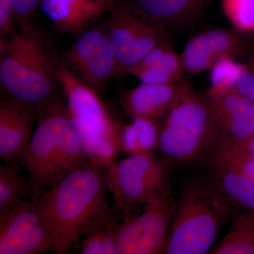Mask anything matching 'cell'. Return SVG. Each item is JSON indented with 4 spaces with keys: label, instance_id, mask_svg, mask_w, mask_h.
I'll use <instances>...</instances> for the list:
<instances>
[{
    "label": "cell",
    "instance_id": "1",
    "mask_svg": "<svg viewBox=\"0 0 254 254\" xmlns=\"http://www.w3.org/2000/svg\"><path fill=\"white\" fill-rule=\"evenodd\" d=\"M107 191L106 168L89 160L40 195L35 203L54 239L55 253H66L113 216Z\"/></svg>",
    "mask_w": 254,
    "mask_h": 254
},
{
    "label": "cell",
    "instance_id": "2",
    "mask_svg": "<svg viewBox=\"0 0 254 254\" xmlns=\"http://www.w3.org/2000/svg\"><path fill=\"white\" fill-rule=\"evenodd\" d=\"M46 43L34 28L1 38L0 83L6 98L42 114L60 98L58 69Z\"/></svg>",
    "mask_w": 254,
    "mask_h": 254
},
{
    "label": "cell",
    "instance_id": "3",
    "mask_svg": "<svg viewBox=\"0 0 254 254\" xmlns=\"http://www.w3.org/2000/svg\"><path fill=\"white\" fill-rule=\"evenodd\" d=\"M235 207L214 179L187 185L177 203L164 254L209 253Z\"/></svg>",
    "mask_w": 254,
    "mask_h": 254
},
{
    "label": "cell",
    "instance_id": "4",
    "mask_svg": "<svg viewBox=\"0 0 254 254\" xmlns=\"http://www.w3.org/2000/svg\"><path fill=\"white\" fill-rule=\"evenodd\" d=\"M58 78L71 126L88 158L108 168L121 153L118 126L100 93L69 72L60 63Z\"/></svg>",
    "mask_w": 254,
    "mask_h": 254
},
{
    "label": "cell",
    "instance_id": "5",
    "mask_svg": "<svg viewBox=\"0 0 254 254\" xmlns=\"http://www.w3.org/2000/svg\"><path fill=\"white\" fill-rule=\"evenodd\" d=\"M222 136L208 101L190 88L162 118L158 148L170 160L190 163L213 155Z\"/></svg>",
    "mask_w": 254,
    "mask_h": 254
},
{
    "label": "cell",
    "instance_id": "6",
    "mask_svg": "<svg viewBox=\"0 0 254 254\" xmlns=\"http://www.w3.org/2000/svg\"><path fill=\"white\" fill-rule=\"evenodd\" d=\"M169 174L168 163L154 150L129 155L106 169L107 188L117 207L128 215L168 185Z\"/></svg>",
    "mask_w": 254,
    "mask_h": 254
},
{
    "label": "cell",
    "instance_id": "7",
    "mask_svg": "<svg viewBox=\"0 0 254 254\" xmlns=\"http://www.w3.org/2000/svg\"><path fill=\"white\" fill-rule=\"evenodd\" d=\"M105 27L118 61V73H128L168 36L165 26L143 16L133 5L120 1L108 12Z\"/></svg>",
    "mask_w": 254,
    "mask_h": 254
},
{
    "label": "cell",
    "instance_id": "8",
    "mask_svg": "<svg viewBox=\"0 0 254 254\" xmlns=\"http://www.w3.org/2000/svg\"><path fill=\"white\" fill-rule=\"evenodd\" d=\"M145 206L141 215L117 225L118 254H164L177 207L169 185L153 195Z\"/></svg>",
    "mask_w": 254,
    "mask_h": 254
},
{
    "label": "cell",
    "instance_id": "9",
    "mask_svg": "<svg viewBox=\"0 0 254 254\" xmlns=\"http://www.w3.org/2000/svg\"><path fill=\"white\" fill-rule=\"evenodd\" d=\"M71 128L67 106L60 97L40 117L32 136L24 165L30 174L36 202L40 195L49 190L50 179L62 144Z\"/></svg>",
    "mask_w": 254,
    "mask_h": 254
},
{
    "label": "cell",
    "instance_id": "10",
    "mask_svg": "<svg viewBox=\"0 0 254 254\" xmlns=\"http://www.w3.org/2000/svg\"><path fill=\"white\" fill-rule=\"evenodd\" d=\"M60 63L100 94L118 73V61L105 25L95 26L78 36Z\"/></svg>",
    "mask_w": 254,
    "mask_h": 254
},
{
    "label": "cell",
    "instance_id": "11",
    "mask_svg": "<svg viewBox=\"0 0 254 254\" xmlns=\"http://www.w3.org/2000/svg\"><path fill=\"white\" fill-rule=\"evenodd\" d=\"M55 252L53 235L36 203L18 202L0 217V254Z\"/></svg>",
    "mask_w": 254,
    "mask_h": 254
},
{
    "label": "cell",
    "instance_id": "12",
    "mask_svg": "<svg viewBox=\"0 0 254 254\" xmlns=\"http://www.w3.org/2000/svg\"><path fill=\"white\" fill-rule=\"evenodd\" d=\"M40 116L36 110L13 100L0 102V157L6 165H23Z\"/></svg>",
    "mask_w": 254,
    "mask_h": 254
},
{
    "label": "cell",
    "instance_id": "13",
    "mask_svg": "<svg viewBox=\"0 0 254 254\" xmlns=\"http://www.w3.org/2000/svg\"><path fill=\"white\" fill-rule=\"evenodd\" d=\"M209 106L222 132L234 143L254 137V102L236 88L210 87L207 96Z\"/></svg>",
    "mask_w": 254,
    "mask_h": 254
},
{
    "label": "cell",
    "instance_id": "14",
    "mask_svg": "<svg viewBox=\"0 0 254 254\" xmlns=\"http://www.w3.org/2000/svg\"><path fill=\"white\" fill-rule=\"evenodd\" d=\"M243 49V40L236 33L213 28L192 38L180 58L185 73L196 74L210 71L215 63L223 58H235Z\"/></svg>",
    "mask_w": 254,
    "mask_h": 254
},
{
    "label": "cell",
    "instance_id": "15",
    "mask_svg": "<svg viewBox=\"0 0 254 254\" xmlns=\"http://www.w3.org/2000/svg\"><path fill=\"white\" fill-rule=\"evenodd\" d=\"M117 0H42L41 6L57 31L79 36L94 27Z\"/></svg>",
    "mask_w": 254,
    "mask_h": 254
},
{
    "label": "cell",
    "instance_id": "16",
    "mask_svg": "<svg viewBox=\"0 0 254 254\" xmlns=\"http://www.w3.org/2000/svg\"><path fill=\"white\" fill-rule=\"evenodd\" d=\"M191 88L186 83L141 85L127 91L121 98V104L132 118L159 121Z\"/></svg>",
    "mask_w": 254,
    "mask_h": 254
},
{
    "label": "cell",
    "instance_id": "17",
    "mask_svg": "<svg viewBox=\"0 0 254 254\" xmlns=\"http://www.w3.org/2000/svg\"><path fill=\"white\" fill-rule=\"evenodd\" d=\"M128 73L141 83L165 84L185 81V71L168 36L150 50Z\"/></svg>",
    "mask_w": 254,
    "mask_h": 254
},
{
    "label": "cell",
    "instance_id": "18",
    "mask_svg": "<svg viewBox=\"0 0 254 254\" xmlns=\"http://www.w3.org/2000/svg\"><path fill=\"white\" fill-rule=\"evenodd\" d=\"M219 145V144H218ZM214 180L235 206L254 213V185L220 148L211 155Z\"/></svg>",
    "mask_w": 254,
    "mask_h": 254
},
{
    "label": "cell",
    "instance_id": "19",
    "mask_svg": "<svg viewBox=\"0 0 254 254\" xmlns=\"http://www.w3.org/2000/svg\"><path fill=\"white\" fill-rule=\"evenodd\" d=\"M210 0H133L143 16L167 26L185 24L197 16Z\"/></svg>",
    "mask_w": 254,
    "mask_h": 254
},
{
    "label": "cell",
    "instance_id": "20",
    "mask_svg": "<svg viewBox=\"0 0 254 254\" xmlns=\"http://www.w3.org/2000/svg\"><path fill=\"white\" fill-rule=\"evenodd\" d=\"M159 134L158 121L133 118L131 123L120 127L121 151L133 155L154 150L158 148Z\"/></svg>",
    "mask_w": 254,
    "mask_h": 254
},
{
    "label": "cell",
    "instance_id": "21",
    "mask_svg": "<svg viewBox=\"0 0 254 254\" xmlns=\"http://www.w3.org/2000/svg\"><path fill=\"white\" fill-rule=\"evenodd\" d=\"M210 254H254V213H234L230 232Z\"/></svg>",
    "mask_w": 254,
    "mask_h": 254
},
{
    "label": "cell",
    "instance_id": "22",
    "mask_svg": "<svg viewBox=\"0 0 254 254\" xmlns=\"http://www.w3.org/2000/svg\"><path fill=\"white\" fill-rule=\"evenodd\" d=\"M34 190L31 182L20 176L18 166L0 167V217L4 216L23 198L33 199Z\"/></svg>",
    "mask_w": 254,
    "mask_h": 254
},
{
    "label": "cell",
    "instance_id": "23",
    "mask_svg": "<svg viewBox=\"0 0 254 254\" xmlns=\"http://www.w3.org/2000/svg\"><path fill=\"white\" fill-rule=\"evenodd\" d=\"M225 16L237 31L254 32V0H221Z\"/></svg>",
    "mask_w": 254,
    "mask_h": 254
},
{
    "label": "cell",
    "instance_id": "24",
    "mask_svg": "<svg viewBox=\"0 0 254 254\" xmlns=\"http://www.w3.org/2000/svg\"><path fill=\"white\" fill-rule=\"evenodd\" d=\"M243 64L237 63L233 58H225L210 68V87L215 88H235Z\"/></svg>",
    "mask_w": 254,
    "mask_h": 254
},
{
    "label": "cell",
    "instance_id": "25",
    "mask_svg": "<svg viewBox=\"0 0 254 254\" xmlns=\"http://www.w3.org/2000/svg\"><path fill=\"white\" fill-rule=\"evenodd\" d=\"M218 148L234 165L254 185V160L237 150L223 133Z\"/></svg>",
    "mask_w": 254,
    "mask_h": 254
},
{
    "label": "cell",
    "instance_id": "26",
    "mask_svg": "<svg viewBox=\"0 0 254 254\" xmlns=\"http://www.w3.org/2000/svg\"><path fill=\"white\" fill-rule=\"evenodd\" d=\"M42 0H11L14 6L16 20L19 23L21 30L33 28L31 18L41 6Z\"/></svg>",
    "mask_w": 254,
    "mask_h": 254
},
{
    "label": "cell",
    "instance_id": "27",
    "mask_svg": "<svg viewBox=\"0 0 254 254\" xmlns=\"http://www.w3.org/2000/svg\"><path fill=\"white\" fill-rule=\"evenodd\" d=\"M235 88L254 102V50L247 63L242 66Z\"/></svg>",
    "mask_w": 254,
    "mask_h": 254
},
{
    "label": "cell",
    "instance_id": "28",
    "mask_svg": "<svg viewBox=\"0 0 254 254\" xmlns=\"http://www.w3.org/2000/svg\"><path fill=\"white\" fill-rule=\"evenodd\" d=\"M105 221L86 234V237L83 239L80 245L81 254H105L102 232V227Z\"/></svg>",
    "mask_w": 254,
    "mask_h": 254
},
{
    "label": "cell",
    "instance_id": "29",
    "mask_svg": "<svg viewBox=\"0 0 254 254\" xmlns=\"http://www.w3.org/2000/svg\"><path fill=\"white\" fill-rule=\"evenodd\" d=\"M16 19L11 0H0V35L1 38L13 34L14 20Z\"/></svg>",
    "mask_w": 254,
    "mask_h": 254
},
{
    "label": "cell",
    "instance_id": "30",
    "mask_svg": "<svg viewBox=\"0 0 254 254\" xmlns=\"http://www.w3.org/2000/svg\"><path fill=\"white\" fill-rule=\"evenodd\" d=\"M103 245L105 254H118L117 252V225L113 216L107 219L103 227Z\"/></svg>",
    "mask_w": 254,
    "mask_h": 254
},
{
    "label": "cell",
    "instance_id": "31",
    "mask_svg": "<svg viewBox=\"0 0 254 254\" xmlns=\"http://www.w3.org/2000/svg\"><path fill=\"white\" fill-rule=\"evenodd\" d=\"M233 144L237 150H240L244 154L248 156L249 158L254 160V137L251 138L249 141L244 142V143H233Z\"/></svg>",
    "mask_w": 254,
    "mask_h": 254
}]
</instances>
